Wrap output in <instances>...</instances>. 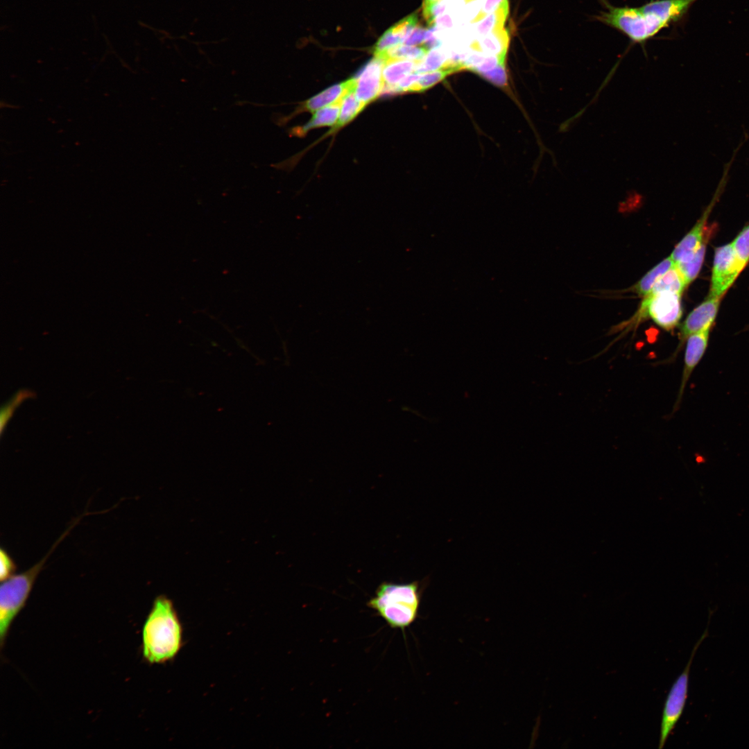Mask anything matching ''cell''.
Masks as SVG:
<instances>
[{
	"label": "cell",
	"instance_id": "1",
	"mask_svg": "<svg viewBox=\"0 0 749 749\" xmlns=\"http://www.w3.org/2000/svg\"><path fill=\"white\" fill-rule=\"evenodd\" d=\"M601 2L603 10L594 19L619 31L632 44L644 46L675 23L666 0H651L639 7L614 6L607 0Z\"/></svg>",
	"mask_w": 749,
	"mask_h": 749
},
{
	"label": "cell",
	"instance_id": "2",
	"mask_svg": "<svg viewBox=\"0 0 749 749\" xmlns=\"http://www.w3.org/2000/svg\"><path fill=\"white\" fill-rule=\"evenodd\" d=\"M142 654L150 664L173 660L182 645V627L170 599L160 596L154 601L141 632Z\"/></svg>",
	"mask_w": 749,
	"mask_h": 749
},
{
	"label": "cell",
	"instance_id": "3",
	"mask_svg": "<svg viewBox=\"0 0 749 749\" xmlns=\"http://www.w3.org/2000/svg\"><path fill=\"white\" fill-rule=\"evenodd\" d=\"M420 582L405 584L381 583L367 606L393 629L402 632L417 619L422 597Z\"/></svg>",
	"mask_w": 749,
	"mask_h": 749
},
{
	"label": "cell",
	"instance_id": "4",
	"mask_svg": "<svg viewBox=\"0 0 749 749\" xmlns=\"http://www.w3.org/2000/svg\"><path fill=\"white\" fill-rule=\"evenodd\" d=\"M49 552L27 570L1 581L0 586V641L2 647L15 617L25 605L34 583L47 558L65 537L63 533Z\"/></svg>",
	"mask_w": 749,
	"mask_h": 749
},
{
	"label": "cell",
	"instance_id": "5",
	"mask_svg": "<svg viewBox=\"0 0 749 749\" xmlns=\"http://www.w3.org/2000/svg\"><path fill=\"white\" fill-rule=\"evenodd\" d=\"M709 623V621H708L707 628L703 634L693 648L689 660L685 668L678 678H676L668 693L664 704L661 718L658 744L659 748H662L664 746L669 737L673 732L675 725L683 713L688 697L691 666L697 650L703 641L705 640L708 635Z\"/></svg>",
	"mask_w": 749,
	"mask_h": 749
},
{
	"label": "cell",
	"instance_id": "6",
	"mask_svg": "<svg viewBox=\"0 0 749 749\" xmlns=\"http://www.w3.org/2000/svg\"><path fill=\"white\" fill-rule=\"evenodd\" d=\"M681 294L665 291L645 296L641 308V316H649L658 326L671 330L679 322L682 311Z\"/></svg>",
	"mask_w": 749,
	"mask_h": 749
},
{
	"label": "cell",
	"instance_id": "7",
	"mask_svg": "<svg viewBox=\"0 0 749 749\" xmlns=\"http://www.w3.org/2000/svg\"><path fill=\"white\" fill-rule=\"evenodd\" d=\"M742 270L737 259L732 243L716 248L709 297L721 298Z\"/></svg>",
	"mask_w": 749,
	"mask_h": 749
},
{
	"label": "cell",
	"instance_id": "8",
	"mask_svg": "<svg viewBox=\"0 0 749 749\" xmlns=\"http://www.w3.org/2000/svg\"><path fill=\"white\" fill-rule=\"evenodd\" d=\"M383 67V61L375 57L354 77V92L357 98L365 105L374 101L381 93L384 85Z\"/></svg>",
	"mask_w": 749,
	"mask_h": 749
},
{
	"label": "cell",
	"instance_id": "9",
	"mask_svg": "<svg viewBox=\"0 0 749 749\" xmlns=\"http://www.w3.org/2000/svg\"><path fill=\"white\" fill-rule=\"evenodd\" d=\"M710 329L690 335L685 344L680 385L673 411L678 410L689 378L703 359L708 346Z\"/></svg>",
	"mask_w": 749,
	"mask_h": 749
},
{
	"label": "cell",
	"instance_id": "10",
	"mask_svg": "<svg viewBox=\"0 0 749 749\" xmlns=\"http://www.w3.org/2000/svg\"><path fill=\"white\" fill-rule=\"evenodd\" d=\"M721 298L709 297L705 301L694 309L682 323L680 332V343L669 361L673 360L680 350L681 344L691 334L711 329L715 320L720 304Z\"/></svg>",
	"mask_w": 749,
	"mask_h": 749
},
{
	"label": "cell",
	"instance_id": "11",
	"mask_svg": "<svg viewBox=\"0 0 749 749\" xmlns=\"http://www.w3.org/2000/svg\"><path fill=\"white\" fill-rule=\"evenodd\" d=\"M708 213L709 210L674 248L670 257L675 264L689 261L708 239L707 236L705 237Z\"/></svg>",
	"mask_w": 749,
	"mask_h": 749
},
{
	"label": "cell",
	"instance_id": "12",
	"mask_svg": "<svg viewBox=\"0 0 749 749\" xmlns=\"http://www.w3.org/2000/svg\"><path fill=\"white\" fill-rule=\"evenodd\" d=\"M509 42L508 31L501 28L481 37L479 40L473 43L472 46L487 55L497 56L501 62H505Z\"/></svg>",
	"mask_w": 749,
	"mask_h": 749
},
{
	"label": "cell",
	"instance_id": "13",
	"mask_svg": "<svg viewBox=\"0 0 749 749\" xmlns=\"http://www.w3.org/2000/svg\"><path fill=\"white\" fill-rule=\"evenodd\" d=\"M354 79H349L343 83L336 84L325 89L318 94L309 99L304 104V107L309 111H316L340 100L350 91H354Z\"/></svg>",
	"mask_w": 749,
	"mask_h": 749
},
{
	"label": "cell",
	"instance_id": "14",
	"mask_svg": "<svg viewBox=\"0 0 749 749\" xmlns=\"http://www.w3.org/2000/svg\"><path fill=\"white\" fill-rule=\"evenodd\" d=\"M417 62L399 59L385 61L382 71L384 85H396L405 76L415 71Z\"/></svg>",
	"mask_w": 749,
	"mask_h": 749
},
{
	"label": "cell",
	"instance_id": "15",
	"mask_svg": "<svg viewBox=\"0 0 749 749\" xmlns=\"http://www.w3.org/2000/svg\"><path fill=\"white\" fill-rule=\"evenodd\" d=\"M508 14V0H503L494 11L477 24L475 28L476 34L481 37L495 30L503 28Z\"/></svg>",
	"mask_w": 749,
	"mask_h": 749
},
{
	"label": "cell",
	"instance_id": "16",
	"mask_svg": "<svg viewBox=\"0 0 749 749\" xmlns=\"http://www.w3.org/2000/svg\"><path fill=\"white\" fill-rule=\"evenodd\" d=\"M687 286L682 274L675 264L655 282L648 295L665 291L681 294Z\"/></svg>",
	"mask_w": 749,
	"mask_h": 749
},
{
	"label": "cell",
	"instance_id": "17",
	"mask_svg": "<svg viewBox=\"0 0 749 749\" xmlns=\"http://www.w3.org/2000/svg\"><path fill=\"white\" fill-rule=\"evenodd\" d=\"M428 51L429 50L425 46L400 44L393 46L380 53L375 54V57L381 60L384 63L385 61L390 59L419 61L425 56Z\"/></svg>",
	"mask_w": 749,
	"mask_h": 749
},
{
	"label": "cell",
	"instance_id": "18",
	"mask_svg": "<svg viewBox=\"0 0 749 749\" xmlns=\"http://www.w3.org/2000/svg\"><path fill=\"white\" fill-rule=\"evenodd\" d=\"M675 263L671 257L664 259L648 272L635 286V291L642 296H646L651 292L655 282L669 269Z\"/></svg>",
	"mask_w": 749,
	"mask_h": 749
},
{
	"label": "cell",
	"instance_id": "19",
	"mask_svg": "<svg viewBox=\"0 0 749 749\" xmlns=\"http://www.w3.org/2000/svg\"><path fill=\"white\" fill-rule=\"evenodd\" d=\"M342 100L316 110L312 119L303 128L305 132L313 128L332 126L337 123Z\"/></svg>",
	"mask_w": 749,
	"mask_h": 749
},
{
	"label": "cell",
	"instance_id": "20",
	"mask_svg": "<svg viewBox=\"0 0 749 749\" xmlns=\"http://www.w3.org/2000/svg\"><path fill=\"white\" fill-rule=\"evenodd\" d=\"M365 105L357 98L353 90L347 92L342 99L338 119L334 129L341 128L352 121Z\"/></svg>",
	"mask_w": 749,
	"mask_h": 749
},
{
	"label": "cell",
	"instance_id": "21",
	"mask_svg": "<svg viewBox=\"0 0 749 749\" xmlns=\"http://www.w3.org/2000/svg\"><path fill=\"white\" fill-rule=\"evenodd\" d=\"M447 59L448 56L443 50L438 47L430 49L422 60L417 62L414 72L424 74L438 70L442 68Z\"/></svg>",
	"mask_w": 749,
	"mask_h": 749
},
{
	"label": "cell",
	"instance_id": "22",
	"mask_svg": "<svg viewBox=\"0 0 749 749\" xmlns=\"http://www.w3.org/2000/svg\"><path fill=\"white\" fill-rule=\"evenodd\" d=\"M34 393L27 389L19 390L13 397L6 402L1 409L0 429L1 434L3 433L5 427L10 420L16 408L26 399L33 398Z\"/></svg>",
	"mask_w": 749,
	"mask_h": 749
},
{
	"label": "cell",
	"instance_id": "23",
	"mask_svg": "<svg viewBox=\"0 0 749 749\" xmlns=\"http://www.w3.org/2000/svg\"><path fill=\"white\" fill-rule=\"evenodd\" d=\"M707 241H705L694 256L685 263L675 264L682 274L687 285L698 275L703 262Z\"/></svg>",
	"mask_w": 749,
	"mask_h": 749
},
{
	"label": "cell",
	"instance_id": "24",
	"mask_svg": "<svg viewBox=\"0 0 749 749\" xmlns=\"http://www.w3.org/2000/svg\"><path fill=\"white\" fill-rule=\"evenodd\" d=\"M451 74H452L451 71L444 69L422 74L418 80L409 89L408 92H424L442 81Z\"/></svg>",
	"mask_w": 749,
	"mask_h": 749
},
{
	"label": "cell",
	"instance_id": "25",
	"mask_svg": "<svg viewBox=\"0 0 749 749\" xmlns=\"http://www.w3.org/2000/svg\"><path fill=\"white\" fill-rule=\"evenodd\" d=\"M738 262L743 269L749 261V226L744 228L732 243Z\"/></svg>",
	"mask_w": 749,
	"mask_h": 749
},
{
	"label": "cell",
	"instance_id": "26",
	"mask_svg": "<svg viewBox=\"0 0 749 749\" xmlns=\"http://www.w3.org/2000/svg\"><path fill=\"white\" fill-rule=\"evenodd\" d=\"M481 76L498 87H504L507 85L505 62H499L493 69L482 74Z\"/></svg>",
	"mask_w": 749,
	"mask_h": 749
},
{
	"label": "cell",
	"instance_id": "27",
	"mask_svg": "<svg viewBox=\"0 0 749 749\" xmlns=\"http://www.w3.org/2000/svg\"><path fill=\"white\" fill-rule=\"evenodd\" d=\"M446 3L444 0H438L436 2L423 4V15L427 21L433 25L435 20L439 17L446 9Z\"/></svg>",
	"mask_w": 749,
	"mask_h": 749
},
{
	"label": "cell",
	"instance_id": "28",
	"mask_svg": "<svg viewBox=\"0 0 749 749\" xmlns=\"http://www.w3.org/2000/svg\"><path fill=\"white\" fill-rule=\"evenodd\" d=\"M15 563L10 554L1 548L0 550V579L3 581L15 574Z\"/></svg>",
	"mask_w": 749,
	"mask_h": 749
},
{
	"label": "cell",
	"instance_id": "29",
	"mask_svg": "<svg viewBox=\"0 0 749 749\" xmlns=\"http://www.w3.org/2000/svg\"><path fill=\"white\" fill-rule=\"evenodd\" d=\"M499 62H501L500 59L495 55H487L485 60L472 71L475 72L479 75L488 72L493 69Z\"/></svg>",
	"mask_w": 749,
	"mask_h": 749
},
{
	"label": "cell",
	"instance_id": "30",
	"mask_svg": "<svg viewBox=\"0 0 749 749\" xmlns=\"http://www.w3.org/2000/svg\"><path fill=\"white\" fill-rule=\"evenodd\" d=\"M427 31L420 26H417L411 34L404 42L406 45L414 46L424 42Z\"/></svg>",
	"mask_w": 749,
	"mask_h": 749
},
{
	"label": "cell",
	"instance_id": "31",
	"mask_svg": "<svg viewBox=\"0 0 749 749\" xmlns=\"http://www.w3.org/2000/svg\"><path fill=\"white\" fill-rule=\"evenodd\" d=\"M503 1V0H485L482 11L480 13L479 19L485 17L484 16L494 11L499 5Z\"/></svg>",
	"mask_w": 749,
	"mask_h": 749
},
{
	"label": "cell",
	"instance_id": "32",
	"mask_svg": "<svg viewBox=\"0 0 749 749\" xmlns=\"http://www.w3.org/2000/svg\"><path fill=\"white\" fill-rule=\"evenodd\" d=\"M433 24H436L437 26L442 28H449L452 26L453 23L450 16L448 15H445L438 17L435 20Z\"/></svg>",
	"mask_w": 749,
	"mask_h": 749
},
{
	"label": "cell",
	"instance_id": "33",
	"mask_svg": "<svg viewBox=\"0 0 749 749\" xmlns=\"http://www.w3.org/2000/svg\"><path fill=\"white\" fill-rule=\"evenodd\" d=\"M437 1H438V0H424L423 4H429V3L436 2Z\"/></svg>",
	"mask_w": 749,
	"mask_h": 749
}]
</instances>
